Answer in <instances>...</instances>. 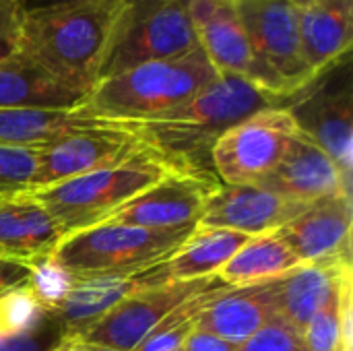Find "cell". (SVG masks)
Wrapping results in <instances>:
<instances>
[{"label": "cell", "mask_w": 353, "mask_h": 351, "mask_svg": "<svg viewBox=\"0 0 353 351\" xmlns=\"http://www.w3.org/2000/svg\"><path fill=\"white\" fill-rule=\"evenodd\" d=\"M25 8L21 0H0V62L19 52Z\"/></svg>", "instance_id": "cell-30"}, {"label": "cell", "mask_w": 353, "mask_h": 351, "mask_svg": "<svg viewBox=\"0 0 353 351\" xmlns=\"http://www.w3.org/2000/svg\"><path fill=\"white\" fill-rule=\"evenodd\" d=\"M37 149L0 145V199L33 190Z\"/></svg>", "instance_id": "cell-28"}, {"label": "cell", "mask_w": 353, "mask_h": 351, "mask_svg": "<svg viewBox=\"0 0 353 351\" xmlns=\"http://www.w3.org/2000/svg\"><path fill=\"white\" fill-rule=\"evenodd\" d=\"M250 238L252 236L242 232L207 228L196 223V228L182 242V246L170 257V277L176 281L213 277Z\"/></svg>", "instance_id": "cell-24"}, {"label": "cell", "mask_w": 353, "mask_h": 351, "mask_svg": "<svg viewBox=\"0 0 353 351\" xmlns=\"http://www.w3.org/2000/svg\"><path fill=\"white\" fill-rule=\"evenodd\" d=\"M190 19L199 46L217 74L242 77L288 106L283 89L252 50L236 0H190Z\"/></svg>", "instance_id": "cell-10"}, {"label": "cell", "mask_w": 353, "mask_h": 351, "mask_svg": "<svg viewBox=\"0 0 353 351\" xmlns=\"http://www.w3.org/2000/svg\"><path fill=\"white\" fill-rule=\"evenodd\" d=\"M194 228L145 230L103 221L64 236L50 261L70 279L128 273L168 261Z\"/></svg>", "instance_id": "cell-5"}, {"label": "cell", "mask_w": 353, "mask_h": 351, "mask_svg": "<svg viewBox=\"0 0 353 351\" xmlns=\"http://www.w3.org/2000/svg\"><path fill=\"white\" fill-rule=\"evenodd\" d=\"M217 281V275L192 279V281H176L170 279L145 292L130 296L128 300L116 304L108 310L99 321L89 325L77 335L81 343L101 345L112 350L134 351V348L153 331V327L180 302L203 292L211 283Z\"/></svg>", "instance_id": "cell-12"}, {"label": "cell", "mask_w": 353, "mask_h": 351, "mask_svg": "<svg viewBox=\"0 0 353 351\" xmlns=\"http://www.w3.org/2000/svg\"><path fill=\"white\" fill-rule=\"evenodd\" d=\"M352 271L350 254L304 263L292 273L275 279L277 319L302 331L327 304L345 273Z\"/></svg>", "instance_id": "cell-19"}, {"label": "cell", "mask_w": 353, "mask_h": 351, "mask_svg": "<svg viewBox=\"0 0 353 351\" xmlns=\"http://www.w3.org/2000/svg\"><path fill=\"white\" fill-rule=\"evenodd\" d=\"M85 97L19 52L0 62V108L72 110L83 106Z\"/></svg>", "instance_id": "cell-23"}, {"label": "cell", "mask_w": 353, "mask_h": 351, "mask_svg": "<svg viewBox=\"0 0 353 351\" xmlns=\"http://www.w3.org/2000/svg\"><path fill=\"white\" fill-rule=\"evenodd\" d=\"M215 77L217 70L199 46L182 56L145 62L101 79L81 108L120 124L151 122L188 101Z\"/></svg>", "instance_id": "cell-3"}, {"label": "cell", "mask_w": 353, "mask_h": 351, "mask_svg": "<svg viewBox=\"0 0 353 351\" xmlns=\"http://www.w3.org/2000/svg\"><path fill=\"white\" fill-rule=\"evenodd\" d=\"M300 132L321 145L339 170L352 176L353 87L352 54L323 70L290 101Z\"/></svg>", "instance_id": "cell-8"}, {"label": "cell", "mask_w": 353, "mask_h": 351, "mask_svg": "<svg viewBox=\"0 0 353 351\" xmlns=\"http://www.w3.org/2000/svg\"><path fill=\"white\" fill-rule=\"evenodd\" d=\"M298 130L288 106L265 108L244 118L211 147L217 176L232 186L263 182L279 166Z\"/></svg>", "instance_id": "cell-7"}, {"label": "cell", "mask_w": 353, "mask_h": 351, "mask_svg": "<svg viewBox=\"0 0 353 351\" xmlns=\"http://www.w3.org/2000/svg\"><path fill=\"white\" fill-rule=\"evenodd\" d=\"M178 351H180V350H178Z\"/></svg>", "instance_id": "cell-39"}, {"label": "cell", "mask_w": 353, "mask_h": 351, "mask_svg": "<svg viewBox=\"0 0 353 351\" xmlns=\"http://www.w3.org/2000/svg\"><path fill=\"white\" fill-rule=\"evenodd\" d=\"M352 176L343 174L329 153L298 130L279 166L256 186L288 201L310 205L337 192H352Z\"/></svg>", "instance_id": "cell-16"}, {"label": "cell", "mask_w": 353, "mask_h": 351, "mask_svg": "<svg viewBox=\"0 0 353 351\" xmlns=\"http://www.w3.org/2000/svg\"><path fill=\"white\" fill-rule=\"evenodd\" d=\"M273 319H277L275 279L228 288L207 306L196 329L240 345Z\"/></svg>", "instance_id": "cell-20"}, {"label": "cell", "mask_w": 353, "mask_h": 351, "mask_svg": "<svg viewBox=\"0 0 353 351\" xmlns=\"http://www.w3.org/2000/svg\"><path fill=\"white\" fill-rule=\"evenodd\" d=\"M66 2H77V0H25V2H23V8H25V10H35V8H46V6L66 4Z\"/></svg>", "instance_id": "cell-34"}, {"label": "cell", "mask_w": 353, "mask_h": 351, "mask_svg": "<svg viewBox=\"0 0 353 351\" xmlns=\"http://www.w3.org/2000/svg\"><path fill=\"white\" fill-rule=\"evenodd\" d=\"M0 294H4V292H0Z\"/></svg>", "instance_id": "cell-37"}, {"label": "cell", "mask_w": 353, "mask_h": 351, "mask_svg": "<svg viewBox=\"0 0 353 351\" xmlns=\"http://www.w3.org/2000/svg\"><path fill=\"white\" fill-rule=\"evenodd\" d=\"M238 351H308L304 333L281 319H273L252 337L238 345Z\"/></svg>", "instance_id": "cell-29"}, {"label": "cell", "mask_w": 353, "mask_h": 351, "mask_svg": "<svg viewBox=\"0 0 353 351\" xmlns=\"http://www.w3.org/2000/svg\"><path fill=\"white\" fill-rule=\"evenodd\" d=\"M48 351H87L85 345L77 339V337H70V335H60V339L50 348Z\"/></svg>", "instance_id": "cell-33"}, {"label": "cell", "mask_w": 353, "mask_h": 351, "mask_svg": "<svg viewBox=\"0 0 353 351\" xmlns=\"http://www.w3.org/2000/svg\"><path fill=\"white\" fill-rule=\"evenodd\" d=\"M126 126L120 122L103 120L87 110H10L0 108V145L31 147L41 149L64 137L97 130Z\"/></svg>", "instance_id": "cell-21"}, {"label": "cell", "mask_w": 353, "mask_h": 351, "mask_svg": "<svg viewBox=\"0 0 353 351\" xmlns=\"http://www.w3.org/2000/svg\"><path fill=\"white\" fill-rule=\"evenodd\" d=\"M85 345V350L87 351H122V350H112V348H101V345H87V343H83Z\"/></svg>", "instance_id": "cell-36"}, {"label": "cell", "mask_w": 353, "mask_h": 351, "mask_svg": "<svg viewBox=\"0 0 353 351\" xmlns=\"http://www.w3.org/2000/svg\"><path fill=\"white\" fill-rule=\"evenodd\" d=\"M290 2H292V6H294L296 10H302V8L316 6V4H321V2H327V0H290Z\"/></svg>", "instance_id": "cell-35"}, {"label": "cell", "mask_w": 353, "mask_h": 351, "mask_svg": "<svg viewBox=\"0 0 353 351\" xmlns=\"http://www.w3.org/2000/svg\"><path fill=\"white\" fill-rule=\"evenodd\" d=\"M352 271L304 329L308 351H352Z\"/></svg>", "instance_id": "cell-26"}, {"label": "cell", "mask_w": 353, "mask_h": 351, "mask_svg": "<svg viewBox=\"0 0 353 351\" xmlns=\"http://www.w3.org/2000/svg\"><path fill=\"white\" fill-rule=\"evenodd\" d=\"M304 207L306 205L288 201L256 184H223L209 192L196 223L259 236L265 232H277Z\"/></svg>", "instance_id": "cell-15"}, {"label": "cell", "mask_w": 353, "mask_h": 351, "mask_svg": "<svg viewBox=\"0 0 353 351\" xmlns=\"http://www.w3.org/2000/svg\"><path fill=\"white\" fill-rule=\"evenodd\" d=\"M277 234L302 263L350 254L352 192H337L306 205Z\"/></svg>", "instance_id": "cell-17"}, {"label": "cell", "mask_w": 353, "mask_h": 351, "mask_svg": "<svg viewBox=\"0 0 353 351\" xmlns=\"http://www.w3.org/2000/svg\"><path fill=\"white\" fill-rule=\"evenodd\" d=\"M180 351H238V345H234L221 337H215L207 331L194 329L182 343Z\"/></svg>", "instance_id": "cell-32"}, {"label": "cell", "mask_w": 353, "mask_h": 351, "mask_svg": "<svg viewBox=\"0 0 353 351\" xmlns=\"http://www.w3.org/2000/svg\"><path fill=\"white\" fill-rule=\"evenodd\" d=\"M35 265L0 257V292H12L27 288L33 279Z\"/></svg>", "instance_id": "cell-31"}, {"label": "cell", "mask_w": 353, "mask_h": 351, "mask_svg": "<svg viewBox=\"0 0 353 351\" xmlns=\"http://www.w3.org/2000/svg\"><path fill=\"white\" fill-rule=\"evenodd\" d=\"M298 31L306 64L321 74L352 54L353 0H327L298 10Z\"/></svg>", "instance_id": "cell-22"}, {"label": "cell", "mask_w": 353, "mask_h": 351, "mask_svg": "<svg viewBox=\"0 0 353 351\" xmlns=\"http://www.w3.org/2000/svg\"><path fill=\"white\" fill-rule=\"evenodd\" d=\"M174 168L153 149L105 170L35 188L31 194L52 213L64 236L103 223L130 199L157 184Z\"/></svg>", "instance_id": "cell-4"}, {"label": "cell", "mask_w": 353, "mask_h": 351, "mask_svg": "<svg viewBox=\"0 0 353 351\" xmlns=\"http://www.w3.org/2000/svg\"><path fill=\"white\" fill-rule=\"evenodd\" d=\"M149 149L151 147L128 124L64 137L37 149L33 190L126 163Z\"/></svg>", "instance_id": "cell-11"}, {"label": "cell", "mask_w": 353, "mask_h": 351, "mask_svg": "<svg viewBox=\"0 0 353 351\" xmlns=\"http://www.w3.org/2000/svg\"><path fill=\"white\" fill-rule=\"evenodd\" d=\"M211 180L194 170H172L157 184L149 186L105 221L145 230H178L196 225L209 192Z\"/></svg>", "instance_id": "cell-13"}, {"label": "cell", "mask_w": 353, "mask_h": 351, "mask_svg": "<svg viewBox=\"0 0 353 351\" xmlns=\"http://www.w3.org/2000/svg\"><path fill=\"white\" fill-rule=\"evenodd\" d=\"M62 238L58 221L31 192L0 199V257L35 265L50 259Z\"/></svg>", "instance_id": "cell-18"}, {"label": "cell", "mask_w": 353, "mask_h": 351, "mask_svg": "<svg viewBox=\"0 0 353 351\" xmlns=\"http://www.w3.org/2000/svg\"><path fill=\"white\" fill-rule=\"evenodd\" d=\"M236 6L256 58L290 101L319 77L302 54L298 10L290 0H236Z\"/></svg>", "instance_id": "cell-9"}, {"label": "cell", "mask_w": 353, "mask_h": 351, "mask_svg": "<svg viewBox=\"0 0 353 351\" xmlns=\"http://www.w3.org/2000/svg\"><path fill=\"white\" fill-rule=\"evenodd\" d=\"M21 2H25V0H21Z\"/></svg>", "instance_id": "cell-38"}, {"label": "cell", "mask_w": 353, "mask_h": 351, "mask_svg": "<svg viewBox=\"0 0 353 351\" xmlns=\"http://www.w3.org/2000/svg\"><path fill=\"white\" fill-rule=\"evenodd\" d=\"M304 263L285 244L277 232H265L252 236L217 273L221 281L232 288L271 281L292 273Z\"/></svg>", "instance_id": "cell-25"}, {"label": "cell", "mask_w": 353, "mask_h": 351, "mask_svg": "<svg viewBox=\"0 0 353 351\" xmlns=\"http://www.w3.org/2000/svg\"><path fill=\"white\" fill-rule=\"evenodd\" d=\"M168 261L128 273L72 279L68 292L54 312L62 335H77L99 321L116 304L128 300L139 292L170 281L172 277Z\"/></svg>", "instance_id": "cell-14"}, {"label": "cell", "mask_w": 353, "mask_h": 351, "mask_svg": "<svg viewBox=\"0 0 353 351\" xmlns=\"http://www.w3.org/2000/svg\"><path fill=\"white\" fill-rule=\"evenodd\" d=\"M194 48L199 39L190 19V0H122L99 81L145 62L182 56Z\"/></svg>", "instance_id": "cell-6"}, {"label": "cell", "mask_w": 353, "mask_h": 351, "mask_svg": "<svg viewBox=\"0 0 353 351\" xmlns=\"http://www.w3.org/2000/svg\"><path fill=\"white\" fill-rule=\"evenodd\" d=\"M228 285L225 281H221L217 277L215 283H211L209 288H205L203 292L186 298L184 302H180L178 306H174L155 327L153 331L134 348V351H178L182 348V343L186 341V337L199 327V321L203 317V312L207 310V306L221 294L225 292Z\"/></svg>", "instance_id": "cell-27"}, {"label": "cell", "mask_w": 353, "mask_h": 351, "mask_svg": "<svg viewBox=\"0 0 353 351\" xmlns=\"http://www.w3.org/2000/svg\"><path fill=\"white\" fill-rule=\"evenodd\" d=\"M122 0H77L25 10L19 54L66 87L89 95Z\"/></svg>", "instance_id": "cell-1"}, {"label": "cell", "mask_w": 353, "mask_h": 351, "mask_svg": "<svg viewBox=\"0 0 353 351\" xmlns=\"http://www.w3.org/2000/svg\"><path fill=\"white\" fill-rule=\"evenodd\" d=\"M275 106H285V101L242 77L217 74L176 110L157 120L128 126L168 166L174 170H192L190 159L203 153L211 155L213 143L228 128Z\"/></svg>", "instance_id": "cell-2"}]
</instances>
